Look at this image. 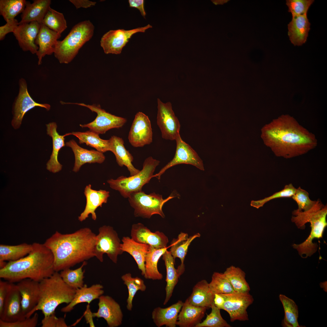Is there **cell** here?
Here are the masks:
<instances>
[{
	"label": "cell",
	"instance_id": "cell-5",
	"mask_svg": "<svg viewBox=\"0 0 327 327\" xmlns=\"http://www.w3.org/2000/svg\"><path fill=\"white\" fill-rule=\"evenodd\" d=\"M40 297L35 308L26 316L31 317L38 310H41L44 316L55 313L60 304H67L73 299L75 289L68 286L63 280L58 272H55L51 276L39 282Z\"/></svg>",
	"mask_w": 327,
	"mask_h": 327
},
{
	"label": "cell",
	"instance_id": "cell-23",
	"mask_svg": "<svg viewBox=\"0 0 327 327\" xmlns=\"http://www.w3.org/2000/svg\"><path fill=\"white\" fill-rule=\"evenodd\" d=\"M61 35L48 28L43 23L41 24L39 32L35 41L38 47L36 54L38 59V64H41L42 58L46 55L54 53L58 39Z\"/></svg>",
	"mask_w": 327,
	"mask_h": 327
},
{
	"label": "cell",
	"instance_id": "cell-49",
	"mask_svg": "<svg viewBox=\"0 0 327 327\" xmlns=\"http://www.w3.org/2000/svg\"><path fill=\"white\" fill-rule=\"evenodd\" d=\"M314 2L313 0H287L286 4L292 16H299L307 14Z\"/></svg>",
	"mask_w": 327,
	"mask_h": 327
},
{
	"label": "cell",
	"instance_id": "cell-35",
	"mask_svg": "<svg viewBox=\"0 0 327 327\" xmlns=\"http://www.w3.org/2000/svg\"><path fill=\"white\" fill-rule=\"evenodd\" d=\"M162 259L164 262L166 269L165 287L166 297L164 302L165 305L170 300L174 289L180 277L178 270L174 267L175 259L170 252L167 250L162 255Z\"/></svg>",
	"mask_w": 327,
	"mask_h": 327
},
{
	"label": "cell",
	"instance_id": "cell-50",
	"mask_svg": "<svg viewBox=\"0 0 327 327\" xmlns=\"http://www.w3.org/2000/svg\"><path fill=\"white\" fill-rule=\"evenodd\" d=\"M38 320V314L35 312L30 317L14 322H6L0 319V327H35L37 325Z\"/></svg>",
	"mask_w": 327,
	"mask_h": 327
},
{
	"label": "cell",
	"instance_id": "cell-30",
	"mask_svg": "<svg viewBox=\"0 0 327 327\" xmlns=\"http://www.w3.org/2000/svg\"><path fill=\"white\" fill-rule=\"evenodd\" d=\"M206 307H198L189 303L187 299L183 302L178 314L177 326L180 327H195L204 317Z\"/></svg>",
	"mask_w": 327,
	"mask_h": 327
},
{
	"label": "cell",
	"instance_id": "cell-10",
	"mask_svg": "<svg viewBox=\"0 0 327 327\" xmlns=\"http://www.w3.org/2000/svg\"><path fill=\"white\" fill-rule=\"evenodd\" d=\"M62 104H72L84 106L97 114L95 119L89 123L80 124L82 128L88 127L90 130L98 134H105L108 130L113 128L122 127L127 122V119L117 116L106 112L102 109L99 104H86L84 103H65Z\"/></svg>",
	"mask_w": 327,
	"mask_h": 327
},
{
	"label": "cell",
	"instance_id": "cell-24",
	"mask_svg": "<svg viewBox=\"0 0 327 327\" xmlns=\"http://www.w3.org/2000/svg\"><path fill=\"white\" fill-rule=\"evenodd\" d=\"M65 145L71 148L75 157L73 171L78 172L81 167L86 163L101 164L105 160L103 153L94 150H88L80 146L74 140L67 142Z\"/></svg>",
	"mask_w": 327,
	"mask_h": 327
},
{
	"label": "cell",
	"instance_id": "cell-25",
	"mask_svg": "<svg viewBox=\"0 0 327 327\" xmlns=\"http://www.w3.org/2000/svg\"><path fill=\"white\" fill-rule=\"evenodd\" d=\"M310 25L307 14L292 16L291 21L288 25V35L294 45H302L306 42Z\"/></svg>",
	"mask_w": 327,
	"mask_h": 327
},
{
	"label": "cell",
	"instance_id": "cell-46",
	"mask_svg": "<svg viewBox=\"0 0 327 327\" xmlns=\"http://www.w3.org/2000/svg\"><path fill=\"white\" fill-rule=\"evenodd\" d=\"M211 312L207 314L206 318L195 327H230L231 326L222 317L219 309L213 303L210 307Z\"/></svg>",
	"mask_w": 327,
	"mask_h": 327
},
{
	"label": "cell",
	"instance_id": "cell-57",
	"mask_svg": "<svg viewBox=\"0 0 327 327\" xmlns=\"http://www.w3.org/2000/svg\"><path fill=\"white\" fill-rule=\"evenodd\" d=\"M226 1H221V0L220 1H219H219H214L213 2L214 3H215V4H218L219 3V2H220L219 4H223L224 2H226Z\"/></svg>",
	"mask_w": 327,
	"mask_h": 327
},
{
	"label": "cell",
	"instance_id": "cell-32",
	"mask_svg": "<svg viewBox=\"0 0 327 327\" xmlns=\"http://www.w3.org/2000/svg\"><path fill=\"white\" fill-rule=\"evenodd\" d=\"M121 249L122 252H126L130 254L134 259L141 275L145 276V259L150 245L136 242L128 236H124L122 239Z\"/></svg>",
	"mask_w": 327,
	"mask_h": 327
},
{
	"label": "cell",
	"instance_id": "cell-8",
	"mask_svg": "<svg viewBox=\"0 0 327 327\" xmlns=\"http://www.w3.org/2000/svg\"><path fill=\"white\" fill-rule=\"evenodd\" d=\"M174 196L171 195L163 199L161 195L155 193L147 194L141 190L131 194L128 199L130 205L134 209L135 217L150 219L152 215L158 214L164 218L163 206Z\"/></svg>",
	"mask_w": 327,
	"mask_h": 327
},
{
	"label": "cell",
	"instance_id": "cell-31",
	"mask_svg": "<svg viewBox=\"0 0 327 327\" xmlns=\"http://www.w3.org/2000/svg\"><path fill=\"white\" fill-rule=\"evenodd\" d=\"M31 3L26 2L25 8L21 15L19 24L36 21L40 24L48 12L51 4L50 0H34Z\"/></svg>",
	"mask_w": 327,
	"mask_h": 327
},
{
	"label": "cell",
	"instance_id": "cell-53",
	"mask_svg": "<svg viewBox=\"0 0 327 327\" xmlns=\"http://www.w3.org/2000/svg\"><path fill=\"white\" fill-rule=\"evenodd\" d=\"M11 282L0 281V315L2 313L4 303L10 287Z\"/></svg>",
	"mask_w": 327,
	"mask_h": 327
},
{
	"label": "cell",
	"instance_id": "cell-1",
	"mask_svg": "<svg viewBox=\"0 0 327 327\" xmlns=\"http://www.w3.org/2000/svg\"><path fill=\"white\" fill-rule=\"evenodd\" d=\"M261 131L264 144L278 157L288 159L301 155L317 144L315 135L288 115L274 120Z\"/></svg>",
	"mask_w": 327,
	"mask_h": 327
},
{
	"label": "cell",
	"instance_id": "cell-48",
	"mask_svg": "<svg viewBox=\"0 0 327 327\" xmlns=\"http://www.w3.org/2000/svg\"><path fill=\"white\" fill-rule=\"evenodd\" d=\"M309 193L299 187L296 189L294 194L291 197L296 203L298 206L297 210L299 211H306L311 209L317 201L311 200Z\"/></svg>",
	"mask_w": 327,
	"mask_h": 327
},
{
	"label": "cell",
	"instance_id": "cell-44",
	"mask_svg": "<svg viewBox=\"0 0 327 327\" xmlns=\"http://www.w3.org/2000/svg\"><path fill=\"white\" fill-rule=\"evenodd\" d=\"M50 29L61 35L67 28L66 19L63 13L50 7L42 21Z\"/></svg>",
	"mask_w": 327,
	"mask_h": 327
},
{
	"label": "cell",
	"instance_id": "cell-6",
	"mask_svg": "<svg viewBox=\"0 0 327 327\" xmlns=\"http://www.w3.org/2000/svg\"><path fill=\"white\" fill-rule=\"evenodd\" d=\"M94 27L89 20L80 22L74 26L62 41L58 40L54 54L61 64L71 62L80 49L92 37Z\"/></svg>",
	"mask_w": 327,
	"mask_h": 327
},
{
	"label": "cell",
	"instance_id": "cell-12",
	"mask_svg": "<svg viewBox=\"0 0 327 327\" xmlns=\"http://www.w3.org/2000/svg\"><path fill=\"white\" fill-rule=\"evenodd\" d=\"M220 294L225 299L222 309L229 314L230 321L249 320L246 310L253 301V297L249 292L234 291L231 293Z\"/></svg>",
	"mask_w": 327,
	"mask_h": 327
},
{
	"label": "cell",
	"instance_id": "cell-3",
	"mask_svg": "<svg viewBox=\"0 0 327 327\" xmlns=\"http://www.w3.org/2000/svg\"><path fill=\"white\" fill-rule=\"evenodd\" d=\"M31 251L18 260L9 261L0 269V277L11 283L29 279L40 282L55 272L51 251L44 244L34 243Z\"/></svg>",
	"mask_w": 327,
	"mask_h": 327
},
{
	"label": "cell",
	"instance_id": "cell-45",
	"mask_svg": "<svg viewBox=\"0 0 327 327\" xmlns=\"http://www.w3.org/2000/svg\"><path fill=\"white\" fill-rule=\"evenodd\" d=\"M209 285L211 291L214 295L230 293L234 291L224 273L214 272Z\"/></svg>",
	"mask_w": 327,
	"mask_h": 327
},
{
	"label": "cell",
	"instance_id": "cell-54",
	"mask_svg": "<svg viewBox=\"0 0 327 327\" xmlns=\"http://www.w3.org/2000/svg\"><path fill=\"white\" fill-rule=\"evenodd\" d=\"M69 1L74 5L76 9L81 8H88L94 6L96 3V2L88 0H70Z\"/></svg>",
	"mask_w": 327,
	"mask_h": 327
},
{
	"label": "cell",
	"instance_id": "cell-16",
	"mask_svg": "<svg viewBox=\"0 0 327 327\" xmlns=\"http://www.w3.org/2000/svg\"><path fill=\"white\" fill-rule=\"evenodd\" d=\"M128 140L134 147H142L153 141V132L148 116L141 112L135 115L128 134Z\"/></svg>",
	"mask_w": 327,
	"mask_h": 327
},
{
	"label": "cell",
	"instance_id": "cell-17",
	"mask_svg": "<svg viewBox=\"0 0 327 327\" xmlns=\"http://www.w3.org/2000/svg\"><path fill=\"white\" fill-rule=\"evenodd\" d=\"M98 308L93 313V317L103 318L109 327H117L122 324L123 315L119 304L111 297L101 296L98 299Z\"/></svg>",
	"mask_w": 327,
	"mask_h": 327
},
{
	"label": "cell",
	"instance_id": "cell-36",
	"mask_svg": "<svg viewBox=\"0 0 327 327\" xmlns=\"http://www.w3.org/2000/svg\"><path fill=\"white\" fill-rule=\"evenodd\" d=\"M167 249V248L157 249L150 246L145 259V278L153 280H160L163 279L162 274L158 270L157 264L159 259Z\"/></svg>",
	"mask_w": 327,
	"mask_h": 327
},
{
	"label": "cell",
	"instance_id": "cell-43",
	"mask_svg": "<svg viewBox=\"0 0 327 327\" xmlns=\"http://www.w3.org/2000/svg\"><path fill=\"white\" fill-rule=\"evenodd\" d=\"M26 2L25 0H0V14L6 21L14 19L23 11Z\"/></svg>",
	"mask_w": 327,
	"mask_h": 327
},
{
	"label": "cell",
	"instance_id": "cell-42",
	"mask_svg": "<svg viewBox=\"0 0 327 327\" xmlns=\"http://www.w3.org/2000/svg\"><path fill=\"white\" fill-rule=\"evenodd\" d=\"M87 264L86 261L83 262L79 268L72 269L70 268L65 269L61 271L60 276L64 281L69 287L76 289L82 287L84 284V271L83 267Z\"/></svg>",
	"mask_w": 327,
	"mask_h": 327
},
{
	"label": "cell",
	"instance_id": "cell-40",
	"mask_svg": "<svg viewBox=\"0 0 327 327\" xmlns=\"http://www.w3.org/2000/svg\"><path fill=\"white\" fill-rule=\"evenodd\" d=\"M223 273L235 291L249 292L250 289L245 279L246 274L240 268L231 266L227 268Z\"/></svg>",
	"mask_w": 327,
	"mask_h": 327
},
{
	"label": "cell",
	"instance_id": "cell-33",
	"mask_svg": "<svg viewBox=\"0 0 327 327\" xmlns=\"http://www.w3.org/2000/svg\"><path fill=\"white\" fill-rule=\"evenodd\" d=\"M200 236V234L198 233L188 237L187 233L181 232L177 239H173L171 242L170 251L171 255L174 259L178 258L181 260V264L177 269L180 276L185 271L184 263L189 246L194 239Z\"/></svg>",
	"mask_w": 327,
	"mask_h": 327
},
{
	"label": "cell",
	"instance_id": "cell-20",
	"mask_svg": "<svg viewBox=\"0 0 327 327\" xmlns=\"http://www.w3.org/2000/svg\"><path fill=\"white\" fill-rule=\"evenodd\" d=\"M41 24L36 21L19 24L13 34L20 48L24 51L36 54L38 47L35 43L39 32Z\"/></svg>",
	"mask_w": 327,
	"mask_h": 327
},
{
	"label": "cell",
	"instance_id": "cell-9",
	"mask_svg": "<svg viewBox=\"0 0 327 327\" xmlns=\"http://www.w3.org/2000/svg\"><path fill=\"white\" fill-rule=\"evenodd\" d=\"M121 244L118 234L112 227L102 226L99 228L98 233L96 235L94 257L102 262L103 255L106 253L114 263H116L118 256L123 253L121 249Z\"/></svg>",
	"mask_w": 327,
	"mask_h": 327
},
{
	"label": "cell",
	"instance_id": "cell-29",
	"mask_svg": "<svg viewBox=\"0 0 327 327\" xmlns=\"http://www.w3.org/2000/svg\"><path fill=\"white\" fill-rule=\"evenodd\" d=\"M183 302L178 301L165 308L158 307L152 313V318L157 327L165 325L167 327H175L178 316L183 306Z\"/></svg>",
	"mask_w": 327,
	"mask_h": 327
},
{
	"label": "cell",
	"instance_id": "cell-18",
	"mask_svg": "<svg viewBox=\"0 0 327 327\" xmlns=\"http://www.w3.org/2000/svg\"><path fill=\"white\" fill-rule=\"evenodd\" d=\"M26 317L23 314L21 304V297L16 284L11 282L0 319L12 322Z\"/></svg>",
	"mask_w": 327,
	"mask_h": 327
},
{
	"label": "cell",
	"instance_id": "cell-13",
	"mask_svg": "<svg viewBox=\"0 0 327 327\" xmlns=\"http://www.w3.org/2000/svg\"><path fill=\"white\" fill-rule=\"evenodd\" d=\"M157 124L159 127L163 138L171 140H175L180 134V125L172 109L171 103L162 102L158 98Z\"/></svg>",
	"mask_w": 327,
	"mask_h": 327
},
{
	"label": "cell",
	"instance_id": "cell-7",
	"mask_svg": "<svg viewBox=\"0 0 327 327\" xmlns=\"http://www.w3.org/2000/svg\"><path fill=\"white\" fill-rule=\"evenodd\" d=\"M160 163L148 157L144 160L142 169L137 174L128 177L121 176L116 179H109L107 182L111 188L118 191L124 198H128L133 193L141 191L143 186L149 183Z\"/></svg>",
	"mask_w": 327,
	"mask_h": 327
},
{
	"label": "cell",
	"instance_id": "cell-22",
	"mask_svg": "<svg viewBox=\"0 0 327 327\" xmlns=\"http://www.w3.org/2000/svg\"><path fill=\"white\" fill-rule=\"evenodd\" d=\"M84 193L86 198V204L84 210L78 217V220L82 222L91 214L92 219L95 220L97 219L96 210L98 207H102L103 203H107L110 192L104 190H93L89 184L85 188Z\"/></svg>",
	"mask_w": 327,
	"mask_h": 327
},
{
	"label": "cell",
	"instance_id": "cell-56",
	"mask_svg": "<svg viewBox=\"0 0 327 327\" xmlns=\"http://www.w3.org/2000/svg\"><path fill=\"white\" fill-rule=\"evenodd\" d=\"M224 302V298L221 294H215L213 303L220 309H222Z\"/></svg>",
	"mask_w": 327,
	"mask_h": 327
},
{
	"label": "cell",
	"instance_id": "cell-51",
	"mask_svg": "<svg viewBox=\"0 0 327 327\" xmlns=\"http://www.w3.org/2000/svg\"><path fill=\"white\" fill-rule=\"evenodd\" d=\"M42 327H68L65 319L63 318L57 317L55 313L44 316L41 321Z\"/></svg>",
	"mask_w": 327,
	"mask_h": 327
},
{
	"label": "cell",
	"instance_id": "cell-34",
	"mask_svg": "<svg viewBox=\"0 0 327 327\" xmlns=\"http://www.w3.org/2000/svg\"><path fill=\"white\" fill-rule=\"evenodd\" d=\"M209 283L206 280H202L194 285L192 292L187 299L191 304L198 307L210 308L213 303L214 295L211 291Z\"/></svg>",
	"mask_w": 327,
	"mask_h": 327
},
{
	"label": "cell",
	"instance_id": "cell-15",
	"mask_svg": "<svg viewBox=\"0 0 327 327\" xmlns=\"http://www.w3.org/2000/svg\"><path fill=\"white\" fill-rule=\"evenodd\" d=\"M19 84V91L14 104L13 117L11 122L12 126L15 129L19 127L24 115L31 109L36 107H39L49 111L51 107L48 104H40L33 100L28 93L27 84L25 79H20Z\"/></svg>",
	"mask_w": 327,
	"mask_h": 327
},
{
	"label": "cell",
	"instance_id": "cell-41",
	"mask_svg": "<svg viewBox=\"0 0 327 327\" xmlns=\"http://www.w3.org/2000/svg\"><path fill=\"white\" fill-rule=\"evenodd\" d=\"M121 279L128 289V295L126 307L128 310L131 311L133 307V300L136 293L139 290L145 291L146 286L142 279L138 277H132L130 273L122 275Z\"/></svg>",
	"mask_w": 327,
	"mask_h": 327
},
{
	"label": "cell",
	"instance_id": "cell-38",
	"mask_svg": "<svg viewBox=\"0 0 327 327\" xmlns=\"http://www.w3.org/2000/svg\"><path fill=\"white\" fill-rule=\"evenodd\" d=\"M33 246L26 243L16 245H0V262L18 260L28 255Z\"/></svg>",
	"mask_w": 327,
	"mask_h": 327
},
{
	"label": "cell",
	"instance_id": "cell-19",
	"mask_svg": "<svg viewBox=\"0 0 327 327\" xmlns=\"http://www.w3.org/2000/svg\"><path fill=\"white\" fill-rule=\"evenodd\" d=\"M131 238L137 242L148 244L157 249L167 248L168 237L159 231L153 232L141 223L133 224L130 232Z\"/></svg>",
	"mask_w": 327,
	"mask_h": 327
},
{
	"label": "cell",
	"instance_id": "cell-14",
	"mask_svg": "<svg viewBox=\"0 0 327 327\" xmlns=\"http://www.w3.org/2000/svg\"><path fill=\"white\" fill-rule=\"evenodd\" d=\"M175 140L176 142V147L173 158L158 173L154 175L153 177L160 180L161 176L167 170L180 164L191 165L201 170H204L202 160L195 151L182 139L180 134L177 135Z\"/></svg>",
	"mask_w": 327,
	"mask_h": 327
},
{
	"label": "cell",
	"instance_id": "cell-39",
	"mask_svg": "<svg viewBox=\"0 0 327 327\" xmlns=\"http://www.w3.org/2000/svg\"><path fill=\"white\" fill-rule=\"evenodd\" d=\"M279 298L284 309V317L282 322L283 327H300L298 322V308L292 299L284 295L280 294Z\"/></svg>",
	"mask_w": 327,
	"mask_h": 327
},
{
	"label": "cell",
	"instance_id": "cell-26",
	"mask_svg": "<svg viewBox=\"0 0 327 327\" xmlns=\"http://www.w3.org/2000/svg\"><path fill=\"white\" fill-rule=\"evenodd\" d=\"M103 286L99 284H93L88 287L84 284L81 287L75 290L74 298L69 304L61 308V311L68 312L72 311L77 305L87 302L88 305L93 300L98 299L104 293Z\"/></svg>",
	"mask_w": 327,
	"mask_h": 327
},
{
	"label": "cell",
	"instance_id": "cell-52",
	"mask_svg": "<svg viewBox=\"0 0 327 327\" xmlns=\"http://www.w3.org/2000/svg\"><path fill=\"white\" fill-rule=\"evenodd\" d=\"M6 24L0 27V40H3L6 35L10 32H13L19 25V22L15 18L8 20Z\"/></svg>",
	"mask_w": 327,
	"mask_h": 327
},
{
	"label": "cell",
	"instance_id": "cell-2",
	"mask_svg": "<svg viewBox=\"0 0 327 327\" xmlns=\"http://www.w3.org/2000/svg\"><path fill=\"white\" fill-rule=\"evenodd\" d=\"M96 235L88 227L63 234L56 231L43 243L54 256L55 272L70 268L94 257Z\"/></svg>",
	"mask_w": 327,
	"mask_h": 327
},
{
	"label": "cell",
	"instance_id": "cell-27",
	"mask_svg": "<svg viewBox=\"0 0 327 327\" xmlns=\"http://www.w3.org/2000/svg\"><path fill=\"white\" fill-rule=\"evenodd\" d=\"M109 140L110 151L114 154L118 164L121 167L126 166L130 172V176L138 173L140 170L135 168L132 164L133 157L125 148L123 140L113 135Z\"/></svg>",
	"mask_w": 327,
	"mask_h": 327
},
{
	"label": "cell",
	"instance_id": "cell-11",
	"mask_svg": "<svg viewBox=\"0 0 327 327\" xmlns=\"http://www.w3.org/2000/svg\"><path fill=\"white\" fill-rule=\"evenodd\" d=\"M149 24L147 25L129 30L118 29L110 30L104 34L101 38V46L106 54H120L123 48L134 34L144 32L152 28Z\"/></svg>",
	"mask_w": 327,
	"mask_h": 327
},
{
	"label": "cell",
	"instance_id": "cell-28",
	"mask_svg": "<svg viewBox=\"0 0 327 327\" xmlns=\"http://www.w3.org/2000/svg\"><path fill=\"white\" fill-rule=\"evenodd\" d=\"M47 134L52 137L53 149L50 158L47 164V169L53 173L60 171L62 168V165L58 160V155L60 149L65 146V137L67 134L64 135L59 134L57 130V127L56 123L52 122L46 125Z\"/></svg>",
	"mask_w": 327,
	"mask_h": 327
},
{
	"label": "cell",
	"instance_id": "cell-21",
	"mask_svg": "<svg viewBox=\"0 0 327 327\" xmlns=\"http://www.w3.org/2000/svg\"><path fill=\"white\" fill-rule=\"evenodd\" d=\"M21 297V304L24 314L26 315L37 306L39 299V282L26 279L16 284Z\"/></svg>",
	"mask_w": 327,
	"mask_h": 327
},
{
	"label": "cell",
	"instance_id": "cell-4",
	"mask_svg": "<svg viewBox=\"0 0 327 327\" xmlns=\"http://www.w3.org/2000/svg\"><path fill=\"white\" fill-rule=\"evenodd\" d=\"M293 215L292 221L294 222L299 229L305 228V224L308 222L310 223L311 231L307 238L299 244H293V247L296 249L299 254L304 258L310 256L317 249L318 245L313 243L315 239L322 238L325 228L327 226V205H324L318 199L315 204L310 209L306 211H299L296 210L292 212Z\"/></svg>",
	"mask_w": 327,
	"mask_h": 327
},
{
	"label": "cell",
	"instance_id": "cell-47",
	"mask_svg": "<svg viewBox=\"0 0 327 327\" xmlns=\"http://www.w3.org/2000/svg\"><path fill=\"white\" fill-rule=\"evenodd\" d=\"M296 190V188L292 183L287 184L282 190L274 193L269 197L259 200L252 201L250 205L258 209L271 200L278 198L292 197L294 194Z\"/></svg>",
	"mask_w": 327,
	"mask_h": 327
},
{
	"label": "cell",
	"instance_id": "cell-55",
	"mask_svg": "<svg viewBox=\"0 0 327 327\" xmlns=\"http://www.w3.org/2000/svg\"><path fill=\"white\" fill-rule=\"evenodd\" d=\"M129 6L135 8L140 11L141 15L144 18H145L146 12L144 9V0H129Z\"/></svg>",
	"mask_w": 327,
	"mask_h": 327
},
{
	"label": "cell",
	"instance_id": "cell-37",
	"mask_svg": "<svg viewBox=\"0 0 327 327\" xmlns=\"http://www.w3.org/2000/svg\"><path fill=\"white\" fill-rule=\"evenodd\" d=\"M68 135H73L79 139L80 144L85 143L86 145L95 148L102 153L110 151L109 140L101 139L99 134L91 130L85 132H73L68 133Z\"/></svg>",
	"mask_w": 327,
	"mask_h": 327
}]
</instances>
